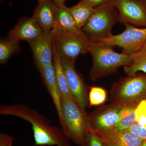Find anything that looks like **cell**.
Returning a JSON list of instances; mask_svg holds the SVG:
<instances>
[{"mask_svg": "<svg viewBox=\"0 0 146 146\" xmlns=\"http://www.w3.org/2000/svg\"><path fill=\"white\" fill-rule=\"evenodd\" d=\"M142 146H146V141H145L144 142L143 145Z\"/></svg>", "mask_w": 146, "mask_h": 146, "instance_id": "obj_30", "label": "cell"}, {"mask_svg": "<svg viewBox=\"0 0 146 146\" xmlns=\"http://www.w3.org/2000/svg\"><path fill=\"white\" fill-rule=\"evenodd\" d=\"M129 131L146 141V127L143 126L136 122L130 127Z\"/></svg>", "mask_w": 146, "mask_h": 146, "instance_id": "obj_25", "label": "cell"}, {"mask_svg": "<svg viewBox=\"0 0 146 146\" xmlns=\"http://www.w3.org/2000/svg\"><path fill=\"white\" fill-rule=\"evenodd\" d=\"M61 61L73 100L82 111L87 112L89 106L87 85L81 75L76 70L75 62L66 59Z\"/></svg>", "mask_w": 146, "mask_h": 146, "instance_id": "obj_9", "label": "cell"}, {"mask_svg": "<svg viewBox=\"0 0 146 146\" xmlns=\"http://www.w3.org/2000/svg\"><path fill=\"white\" fill-rule=\"evenodd\" d=\"M68 9L76 26L80 30L86 25L95 9L80 1L76 5Z\"/></svg>", "mask_w": 146, "mask_h": 146, "instance_id": "obj_18", "label": "cell"}, {"mask_svg": "<svg viewBox=\"0 0 146 146\" xmlns=\"http://www.w3.org/2000/svg\"><path fill=\"white\" fill-rule=\"evenodd\" d=\"M53 30L54 47L60 59L75 62L79 56L89 52L92 42L82 30L72 32Z\"/></svg>", "mask_w": 146, "mask_h": 146, "instance_id": "obj_6", "label": "cell"}, {"mask_svg": "<svg viewBox=\"0 0 146 146\" xmlns=\"http://www.w3.org/2000/svg\"><path fill=\"white\" fill-rule=\"evenodd\" d=\"M52 63L56 82L61 94V96H64L69 97L72 98L68 86L65 72L61 63V59L55 49L54 45Z\"/></svg>", "mask_w": 146, "mask_h": 146, "instance_id": "obj_17", "label": "cell"}, {"mask_svg": "<svg viewBox=\"0 0 146 146\" xmlns=\"http://www.w3.org/2000/svg\"><path fill=\"white\" fill-rule=\"evenodd\" d=\"M113 46L100 45L92 42L89 52L93 60V64L89 72V78L96 81L117 71L122 66H127L131 62L130 55L116 52Z\"/></svg>", "mask_w": 146, "mask_h": 146, "instance_id": "obj_2", "label": "cell"}, {"mask_svg": "<svg viewBox=\"0 0 146 146\" xmlns=\"http://www.w3.org/2000/svg\"><path fill=\"white\" fill-rule=\"evenodd\" d=\"M99 136L107 146H142L145 141L129 131L118 129Z\"/></svg>", "mask_w": 146, "mask_h": 146, "instance_id": "obj_14", "label": "cell"}, {"mask_svg": "<svg viewBox=\"0 0 146 146\" xmlns=\"http://www.w3.org/2000/svg\"><path fill=\"white\" fill-rule=\"evenodd\" d=\"M4 0H1V1H3Z\"/></svg>", "mask_w": 146, "mask_h": 146, "instance_id": "obj_32", "label": "cell"}, {"mask_svg": "<svg viewBox=\"0 0 146 146\" xmlns=\"http://www.w3.org/2000/svg\"><path fill=\"white\" fill-rule=\"evenodd\" d=\"M37 1H38V2H39L43 1H46V0H37Z\"/></svg>", "mask_w": 146, "mask_h": 146, "instance_id": "obj_31", "label": "cell"}, {"mask_svg": "<svg viewBox=\"0 0 146 146\" xmlns=\"http://www.w3.org/2000/svg\"><path fill=\"white\" fill-rule=\"evenodd\" d=\"M56 31L72 32L80 30L76 26L68 7L65 5L56 8V20L54 28Z\"/></svg>", "mask_w": 146, "mask_h": 146, "instance_id": "obj_16", "label": "cell"}, {"mask_svg": "<svg viewBox=\"0 0 146 146\" xmlns=\"http://www.w3.org/2000/svg\"><path fill=\"white\" fill-rule=\"evenodd\" d=\"M56 6L50 0L38 2L33 17L43 30L54 28L56 20Z\"/></svg>", "mask_w": 146, "mask_h": 146, "instance_id": "obj_15", "label": "cell"}, {"mask_svg": "<svg viewBox=\"0 0 146 146\" xmlns=\"http://www.w3.org/2000/svg\"><path fill=\"white\" fill-rule=\"evenodd\" d=\"M63 117L61 128L68 139L79 146H85L86 133L91 128L89 115L83 112L72 98L61 96Z\"/></svg>", "mask_w": 146, "mask_h": 146, "instance_id": "obj_3", "label": "cell"}, {"mask_svg": "<svg viewBox=\"0 0 146 146\" xmlns=\"http://www.w3.org/2000/svg\"><path fill=\"white\" fill-rule=\"evenodd\" d=\"M110 100L121 105H138L146 100V74L127 76L115 82L111 88Z\"/></svg>", "mask_w": 146, "mask_h": 146, "instance_id": "obj_5", "label": "cell"}, {"mask_svg": "<svg viewBox=\"0 0 146 146\" xmlns=\"http://www.w3.org/2000/svg\"><path fill=\"white\" fill-rule=\"evenodd\" d=\"M131 63L124 67V71L128 76L135 75L142 72L146 74V50H140L130 54Z\"/></svg>", "mask_w": 146, "mask_h": 146, "instance_id": "obj_20", "label": "cell"}, {"mask_svg": "<svg viewBox=\"0 0 146 146\" xmlns=\"http://www.w3.org/2000/svg\"><path fill=\"white\" fill-rule=\"evenodd\" d=\"M50 1L56 6L59 7L65 5L64 3L66 0H50Z\"/></svg>", "mask_w": 146, "mask_h": 146, "instance_id": "obj_28", "label": "cell"}, {"mask_svg": "<svg viewBox=\"0 0 146 146\" xmlns=\"http://www.w3.org/2000/svg\"><path fill=\"white\" fill-rule=\"evenodd\" d=\"M124 31L117 35H110L96 42L100 45L119 46L123 53L130 55L139 51L146 40V27L138 28L133 25L126 23Z\"/></svg>", "mask_w": 146, "mask_h": 146, "instance_id": "obj_7", "label": "cell"}, {"mask_svg": "<svg viewBox=\"0 0 146 146\" xmlns=\"http://www.w3.org/2000/svg\"><path fill=\"white\" fill-rule=\"evenodd\" d=\"M43 31L33 17H24L10 31L8 36L18 42L24 40L29 42L39 36Z\"/></svg>", "mask_w": 146, "mask_h": 146, "instance_id": "obj_12", "label": "cell"}, {"mask_svg": "<svg viewBox=\"0 0 146 146\" xmlns=\"http://www.w3.org/2000/svg\"><path fill=\"white\" fill-rule=\"evenodd\" d=\"M121 107V105L111 102L94 110L89 115L92 130L100 136L117 129V123Z\"/></svg>", "mask_w": 146, "mask_h": 146, "instance_id": "obj_8", "label": "cell"}, {"mask_svg": "<svg viewBox=\"0 0 146 146\" xmlns=\"http://www.w3.org/2000/svg\"><path fill=\"white\" fill-rule=\"evenodd\" d=\"M140 50H146V40Z\"/></svg>", "mask_w": 146, "mask_h": 146, "instance_id": "obj_29", "label": "cell"}, {"mask_svg": "<svg viewBox=\"0 0 146 146\" xmlns=\"http://www.w3.org/2000/svg\"><path fill=\"white\" fill-rule=\"evenodd\" d=\"M0 115L14 116L29 122L35 145L72 146L61 127L51 125L45 116L25 105H2Z\"/></svg>", "mask_w": 146, "mask_h": 146, "instance_id": "obj_1", "label": "cell"}, {"mask_svg": "<svg viewBox=\"0 0 146 146\" xmlns=\"http://www.w3.org/2000/svg\"><path fill=\"white\" fill-rule=\"evenodd\" d=\"M107 99V92L98 86H91L89 92V108L104 103Z\"/></svg>", "mask_w": 146, "mask_h": 146, "instance_id": "obj_22", "label": "cell"}, {"mask_svg": "<svg viewBox=\"0 0 146 146\" xmlns=\"http://www.w3.org/2000/svg\"></svg>", "mask_w": 146, "mask_h": 146, "instance_id": "obj_34", "label": "cell"}, {"mask_svg": "<svg viewBox=\"0 0 146 146\" xmlns=\"http://www.w3.org/2000/svg\"></svg>", "mask_w": 146, "mask_h": 146, "instance_id": "obj_33", "label": "cell"}, {"mask_svg": "<svg viewBox=\"0 0 146 146\" xmlns=\"http://www.w3.org/2000/svg\"><path fill=\"white\" fill-rule=\"evenodd\" d=\"M85 146H107L91 128L87 131Z\"/></svg>", "mask_w": 146, "mask_h": 146, "instance_id": "obj_24", "label": "cell"}, {"mask_svg": "<svg viewBox=\"0 0 146 146\" xmlns=\"http://www.w3.org/2000/svg\"><path fill=\"white\" fill-rule=\"evenodd\" d=\"M13 138L6 133L0 134V146H13Z\"/></svg>", "mask_w": 146, "mask_h": 146, "instance_id": "obj_27", "label": "cell"}, {"mask_svg": "<svg viewBox=\"0 0 146 146\" xmlns=\"http://www.w3.org/2000/svg\"><path fill=\"white\" fill-rule=\"evenodd\" d=\"M119 22V12L113 3L96 7L82 30L92 42H100L112 35L113 26Z\"/></svg>", "mask_w": 146, "mask_h": 146, "instance_id": "obj_4", "label": "cell"}, {"mask_svg": "<svg viewBox=\"0 0 146 146\" xmlns=\"http://www.w3.org/2000/svg\"><path fill=\"white\" fill-rule=\"evenodd\" d=\"M136 122L146 127V100L138 104L135 109Z\"/></svg>", "mask_w": 146, "mask_h": 146, "instance_id": "obj_23", "label": "cell"}, {"mask_svg": "<svg viewBox=\"0 0 146 146\" xmlns=\"http://www.w3.org/2000/svg\"><path fill=\"white\" fill-rule=\"evenodd\" d=\"M53 29L44 30L42 34L28 42L39 72L53 62Z\"/></svg>", "mask_w": 146, "mask_h": 146, "instance_id": "obj_10", "label": "cell"}, {"mask_svg": "<svg viewBox=\"0 0 146 146\" xmlns=\"http://www.w3.org/2000/svg\"><path fill=\"white\" fill-rule=\"evenodd\" d=\"M20 50L19 42L9 36L1 38L0 41V63L5 64L9 58L18 53Z\"/></svg>", "mask_w": 146, "mask_h": 146, "instance_id": "obj_21", "label": "cell"}, {"mask_svg": "<svg viewBox=\"0 0 146 146\" xmlns=\"http://www.w3.org/2000/svg\"><path fill=\"white\" fill-rule=\"evenodd\" d=\"M119 12V22L146 27L145 0H113Z\"/></svg>", "mask_w": 146, "mask_h": 146, "instance_id": "obj_11", "label": "cell"}, {"mask_svg": "<svg viewBox=\"0 0 146 146\" xmlns=\"http://www.w3.org/2000/svg\"><path fill=\"white\" fill-rule=\"evenodd\" d=\"M113 0H81L80 2L84 4L95 8L106 4L113 3Z\"/></svg>", "mask_w": 146, "mask_h": 146, "instance_id": "obj_26", "label": "cell"}, {"mask_svg": "<svg viewBox=\"0 0 146 146\" xmlns=\"http://www.w3.org/2000/svg\"><path fill=\"white\" fill-rule=\"evenodd\" d=\"M39 73L43 79L44 84L54 105L61 127L64 122L61 106V95L58 86L53 63L40 71Z\"/></svg>", "mask_w": 146, "mask_h": 146, "instance_id": "obj_13", "label": "cell"}, {"mask_svg": "<svg viewBox=\"0 0 146 146\" xmlns=\"http://www.w3.org/2000/svg\"><path fill=\"white\" fill-rule=\"evenodd\" d=\"M137 106L134 104L122 105L117 123V128L119 130H129L136 122L135 109Z\"/></svg>", "mask_w": 146, "mask_h": 146, "instance_id": "obj_19", "label": "cell"}]
</instances>
